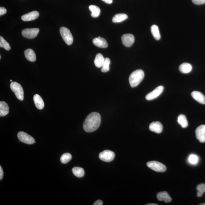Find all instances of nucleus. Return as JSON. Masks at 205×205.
Here are the masks:
<instances>
[{"label": "nucleus", "instance_id": "obj_1", "mask_svg": "<svg viewBox=\"0 0 205 205\" xmlns=\"http://www.w3.org/2000/svg\"><path fill=\"white\" fill-rule=\"evenodd\" d=\"M100 123V115L98 113L92 112L88 115L84 120L83 129L86 132H92L98 128Z\"/></svg>", "mask_w": 205, "mask_h": 205}, {"label": "nucleus", "instance_id": "obj_2", "mask_svg": "<svg viewBox=\"0 0 205 205\" xmlns=\"http://www.w3.org/2000/svg\"><path fill=\"white\" fill-rule=\"evenodd\" d=\"M145 77L144 72L141 69L136 70L131 74L129 82L131 87H134L140 84Z\"/></svg>", "mask_w": 205, "mask_h": 205}, {"label": "nucleus", "instance_id": "obj_3", "mask_svg": "<svg viewBox=\"0 0 205 205\" xmlns=\"http://www.w3.org/2000/svg\"><path fill=\"white\" fill-rule=\"evenodd\" d=\"M10 86L18 99L21 101L24 100V91L21 84L17 82H13L10 84Z\"/></svg>", "mask_w": 205, "mask_h": 205}, {"label": "nucleus", "instance_id": "obj_4", "mask_svg": "<svg viewBox=\"0 0 205 205\" xmlns=\"http://www.w3.org/2000/svg\"><path fill=\"white\" fill-rule=\"evenodd\" d=\"M60 32L61 36L66 44L70 45L72 44L73 38L71 31L68 28L64 27H61Z\"/></svg>", "mask_w": 205, "mask_h": 205}, {"label": "nucleus", "instance_id": "obj_5", "mask_svg": "<svg viewBox=\"0 0 205 205\" xmlns=\"http://www.w3.org/2000/svg\"><path fill=\"white\" fill-rule=\"evenodd\" d=\"M147 166L152 170L158 172H164L166 170V167L163 164L157 161H150L147 163Z\"/></svg>", "mask_w": 205, "mask_h": 205}, {"label": "nucleus", "instance_id": "obj_6", "mask_svg": "<svg viewBox=\"0 0 205 205\" xmlns=\"http://www.w3.org/2000/svg\"><path fill=\"white\" fill-rule=\"evenodd\" d=\"M17 136L20 141L26 144L32 145L36 143L35 139L32 136L24 132H18Z\"/></svg>", "mask_w": 205, "mask_h": 205}, {"label": "nucleus", "instance_id": "obj_7", "mask_svg": "<svg viewBox=\"0 0 205 205\" xmlns=\"http://www.w3.org/2000/svg\"><path fill=\"white\" fill-rule=\"evenodd\" d=\"M39 30L38 28L25 29L22 31V35L27 39H33L37 36Z\"/></svg>", "mask_w": 205, "mask_h": 205}, {"label": "nucleus", "instance_id": "obj_8", "mask_svg": "<svg viewBox=\"0 0 205 205\" xmlns=\"http://www.w3.org/2000/svg\"><path fill=\"white\" fill-rule=\"evenodd\" d=\"M99 157L102 161L108 162L114 160L115 154L112 151L105 150L100 153L99 155Z\"/></svg>", "mask_w": 205, "mask_h": 205}, {"label": "nucleus", "instance_id": "obj_9", "mask_svg": "<svg viewBox=\"0 0 205 205\" xmlns=\"http://www.w3.org/2000/svg\"><path fill=\"white\" fill-rule=\"evenodd\" d=\"M164 90L163 86H158L151 92L146 95L145 98L147 100H151L157 98L162 93Z\"/></svg>", "mask_w": 205, "mask_h": 205}, {"label": "nucleus", "instance_id": "obj_10", "mask_svg": "<svg viewBox=\"0 0 205 205\" xmlns=\"http://www.w3.org/2000/svg\"><path fill=\"white\" fill-rule=\"evenodd\" d=\"M122 44L127 47H130L134 42V37L132 34H125L121 37Z\"/></svg>", "mask_w": 205, "mask_h": 205}, {"label": "nucleus", "instance_id": "obj_11", "mask_svg": "<svg viewBox=\"0 0 205 205\" xmlns=\"http://www.w3.org/2000/svg\"><path fill=\"white\" fill-rule=\"evenodd\" d=\"M196 135L197 139L201 143L205 142V125L199 126L196 129Z\"/></svg>", "mask_w": 205, "mask_h": 205}, {"label": "nucleus", "instance_id": "obj_12", "mask_svg": "<svg viewBox=\"0 0 205 205\" xmlns=\"http://www.w3.org/2000/svg\"><path fill=\"white\" fill-rule=\"evenodd\" d=\"M149 129L152 132L160 134L162 132L163 126L160 122H153L149 125Z\"/></svg>", "mask_w": 205, "mask_h": 205}, {"label": "nucleus", "instance_id": "obj_13", "mask_svg": "<svg viewBox=\"0 0 205 205\" xmlns=\"http://www.w3.org/2000/svg\"><path fill=\"white\" fill-rule=\"evenodd\" d=\"M39 16V13L36 11H34L23 15L21 19L25 21H31L37 18Z\"/></svg>", "mask_w": 205, "mask_h": 205}, {"label": "nucleus", "instance_id": "obj_14", "mask_svg": "<svg viewBox=\"0 0 205 205\" xmlns=\"http://www.w3.org/2000/svg\"><path fill=\"white\" fill-rule=\"evenodd\" d=\"M93 43L95 46L99 48H106L108 46V43L105 39L100 36L93 39Z\"/></svg>", "mask_w": 205, "mask_h": 205}, {"label": "nucleus", "instance_id": "obj_15", "mask_svg": "<svg viewBox=\"0 0 205 205\" xmlns=\"http://www.w3.org/2000/svg\"><path fill=\"white\" fill-rule=\"evenodd\" d=\"M191 95L194 99L199 103L205 104V96L202 93L198 91H193L191 93Z\"/></svg>", "mask_w": 205, "mask_h": 205}, {"label": "nucleus", "instance_id": "obj_16", "mask_svg": "<svg viewBox=\"0 0 205 205\" xmlns=\"http://www.w3.org/2000/svg\"><path fill=\"white\" fill-rule=\"evenodd\" d=\"M157 198L159 201H164L165 202L168 203L172 201V198L167 192H159L157 195Z\"/></svg>", "mask_w": 205, "mask_h": 205}, {"label": "nucleus", "instance_id": "obj_17", "mask_svg": "<svg viewBox=\"0 0 205 205\" xmlns=\"http://www.w3.org/2000/svg\"><path fill=\"white\" fill-rule=\"evenodd\" d=\"M34 101L36 107L39 109H42L44 107V102L42 98L39 94H35L34 96Z\"/></svg>", "mask_w": 205, "mask_h": 205}, {"label": "nucleus", "instance_id": "obj_18", "mask_svg": "<svg viewBox=\"0 0 205 205\" xmlns=\"http://www.w3.org/2000/svg\"><path fill=\"white\" fill-rule=\"evenodd\" d=\"M25 57L30 62H34L36 60V56L35 52L31 49H28L24 51Z\"/></svg>", "mask_w": 205, "mask_h": 205}, {"label": "nucleus", "instance_id": "obj_19", "mask_svg": "<svg viewBox=\"0 0 205 205\" xmlns=\"http://www.w3.org/2000/svg\"><path fill=\"white\" fill-rule=\"evenodd\" d=\"M9 111L8 104L3 101L0 102V116L4 117L8 114Z\"/></svg>", "mask_w": 205, "mask_h": 205}, {"label": "nucleus", "instance_id": "obj_20", "mask_svg": "<svg viewBox=\"0 0 205 205\" xmlns=\"http://www.w3.org/2000/svg\"><path fill=\"white\" fill-rule=\"evenodd\" d=\"M192 67L191 65L188 63H184L179 66V70L181 72L187 74L190 73L192 71Z\"/></svg>", "mask_w": 205, "mask_h": 205}, {"label": "nucleus", "instance_id": "obj_21", "mask_svg": "<svg viewBox=\"0 0 205 205\" xmlns=\"http://www.w3.org/2000/svg\"><path fill=\"white\" fill-rule=\"evenodd\" d=\"M128 18V16L124 13H118L116 14L113 17L112 21L113 23H118L125 21Z\"/></svg>", "mask_w": 205, "mask_h": 205}, {"label": "nucleus", "instance_id": "obj_22", "mask_svg": "<svg viewBox=\"0 0 205 205\" xmlns=\"http://www.w3.org/2000/svg\"><path fill=\"white\" fill-rule=\"evenodd\" d=\"M104 60H105V58H104L103 55L101 54H97L94 60L95 66L98 68L101 67L103 64Z\"/></svg>", "mask_w": 205, "mask_h": 205}, {"label": "nucleus", "instance_id": "obj_23", "mask_svg": "<svg viewBox=\"0 0 205 205\" xmlns=\"http://www.w3.org/2000/svg\"><path fill=\"white\" fill-rule=\"evenodd\" d=\"M151 32L153 36L156 40H159L161 38L159 28L155 25H153L151 27Z\"/></svg>", "mask_w": 205, "mask_h": 205}, {"label": "nucleus", "instance_id": "obj_24", "mask_svg": "<svg viewBox=\"0 0 205 205\" xmlns=\"http://www.w3.org/2000/svg\"><path fill=\"white\" fill-rule=\"evenodd\" d=\"M89 9L91 12V15L93 18L98 17L100 13V10L98 7L94 5H91Z\"/></svg>", "mask_w": 205, "mask_h": 205}, {"label": "nucleus", "instance_id": "obj_25", "mask_svg": "<svg viewBox=\"0 0 205 205\" xmlns=\"http://www.w3.org/2000/svg\"><path fill=\"white\" fill-rule=\"evenodd\" d=\"M73 173L76 177L80 178L84 176L85 172L83 168L79 167H75L72 170Z\"/></svg>", "mask_w": 205, "mask_h": 205}, {"label": "nucleus", "instance_id": "obj_26", "mask_svg": "<svg viewBox=\"0 0 205 205\" xmlns=\"http://www.w3.org/2000/svg\"><path fill=\"white\" fill-rule=\"evenodd\" d=\"M177 121L179 124L183 128H186L188 127V122L186 117L183 114H180L178 117Z\"/></svg>", "mask_w": 205, "mask_h": 205}, {"label": "nucleus", "instance_id": "obj_27", "mask_svg": "<svg viewBox=\"0 0 205 205\" xmlns=\"http://www.w3.org/2000/svg\"><path fill=\"white\" fill-rule=\"evenodd\" d=\"M111 61L109 58H105V60L102 66L101 71L102 72H107L109 71V65H110Z\"/></svg>", "mask_w": 205, "mask_h": 205}, {"label": "nucleus", "instance_id": "obj_28", "mask_svg": "<svg viewBox=\"0 0 205 205\" xmlns=\"http://www.w3.org/2000/svg\"><path fill=\"white\" fill-rule=\"evenodd\" d=\"M72 159V156L71 154L68 153H66L62 155L60 158L61 162L63 164H66L69 162Z\"/></svg>", "mask_w": 205, "mask_h": 205}, {"label": "nucleus", "instance_id": "obj_29", "mask_svg": "<svg viewBox=\"0 0 205 205\" xmlns=\"http://www.w3.org/2000/svg\"><path fill=\"white\" fill-rule=\"evenodd\" d=\"M0 47L4 48L7 51H9L11 49L9 44L2 36H0Z\"/></svg>", "mask_w": 205, "mask_h": 205}, {"label": "nucleus", "instance_id": "obj_30", "mask_svg": "<svg viewBox=\"0 0 205 205\" xmlns=\"http://www.w3.org/2000/svg\"><path fill=\"white\" fill-rule=\"evenodd\" d=\"M197 197H202L203 193L205 192V183H201V184L197 185Z\"/></svg>", "mask_w": 205, "mask_h": 205}, {"label": "nucleus", "instance_id": "obj_31", "mask_svg": "<svg viewBox=\"0 0 205 205\" xmlns=\"http://www.w3.org/2000/svg\"><path fill=\"white\" fill-rule=\"evenodd\" d=\"M188 161L189 162L192 164H196L197 163L198 161V157L195 155L192 154L189 157Z\"/></svg>", "mask_w": 205, "mask_h": 205}, {"label": "nucleus", "instance_id": "obj_32", "mask_svg": "<svg viewBox=\"0 0 205 205\" xmlns=\"http://www.w3.org/2000/svg\"><path fill=\"white\" fill-rule=\"evenodd\" d=\"M192 2L195 4L199 5L204 4L205 0H192Z\"/></svg>", "mask_w": 205, "mask_h": 205}, {"label": "nucleus", "instance_id": "obj_33", "mask_svg": "<svg viewBox=\"0 0 205 205\" xmlns=\"http://www.w3.org/2000/svg\"><path fill=\"white\" fill-rule=\"evenodd\" d=\"M6 13L7 10L6 8H3V7L0 8V15L2 16L4 15Z\"/></svg>", "mask_w": 205, "mask_h": 205}, {"label": "nucleus", "instance_id": "obj_34", "mask_svg": "<svg viewBox=\"0 0 205 205\" xmlns=\"http://www.w3.org/2000/svg\"><path fill=\"white\" fill-rule=\"evenodd\" d=\"M3 172L2 168L1 166H0V180H1L3 178Z\"/></svg>", "mask_w": 205, "mask_h": 205}, {"label": "nucleus", "instance_id": "obj_35", "mask_svg": "<svg viewBox=\"0 0 205 205\" xmlns=\"http://www.w3.org/2000/svg\"><path fill=\"white\" fill-rule=\"evenodd\" d=\"M103 201L101 200H98L95 201V202L93 203V205H102L103 204Z\"/></svg>", "mask_w": 205, "mask_h": 205}, {"label": "nucleus", "instance_id": "obj_36", "mask_svg": "<svg viewBox=\"0 0 205 205\" xmlns=\"http://www.w3.org/2000/svg\"><path fill=\"white\" fill-rule=\"evenodd\" d=\"M102 1L108 4H111L113 3V0H102Z\"/></svg>", "mask_w": 205, "mask_h": 205}, {"label": "nucleus", "instance_id": "obj_37", "mask_svg": "<svg viewBox=\"0 0 205 205\" xmlns=\"http://www.w3.org/2000/svg\"><path fill=\"white\" fill-rule=\"evenodd\" d=\"M156 204H154V203H149V204H146V205H158Z\"/></svg>", "mask_w": 205, "mask_h": 205}, {"label": "nucleus", "instance_id": "obj_38", "mask_svg": "<svg viewBox=\"0 0 205 205\" xmlns=\"http://www.w3.org/2000/svg\"><path fill=\"white\" fill-rule=\"evenodd\" d=\"M199 205H205V203H201V204H199Z\"/></svg>", "mask_w": 205, "mask_h": 205}, {"label": "nucleus", "instance_id": "obj_39", "mask_svg": "<svg viewBox=\"0 0 205 205\" xmlns=\"http://www.w3.org/2000/svg\"><path fill=\"white\" fill-rule=\"evenodd\" d=\"M1 59V55H0V59Z\"/></svg>", "mask_w": 205, "mask_h": 205}, {"label": "nucleus", "instance_id": "obj_40", "mask_svg": "<svg viewBox=\"0 0 205 205\" xmlns=\"http://www.w3.org/2000/svg\"><path fill=\"white\" fill-rule=\"evenodd\" d=\"M10 82H12V80H10Z\"/></svg>", "mask_w": 205, "mask_h": 205}]
</instances>
